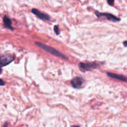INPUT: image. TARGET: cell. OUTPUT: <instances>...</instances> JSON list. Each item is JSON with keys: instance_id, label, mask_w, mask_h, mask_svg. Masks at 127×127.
Returning a JSON list of instances; mask_svg holds the SVG:
<instances>
[{"instance_id": "1", "label": "cell", "mask_w": 127, "mask_h": 127, "mask_svg": "<svg viewBox=\"0 0 127 127\" xmlns=\"http://www.w3.org/2000/svg\"><path fill=\"white\" fill-rule=\"evenodd\" d=\"M35 43L36 45L39 47L40 48H42V49L44 50L45 51L51 53V54L53 55H55L57 56V57H60V58H63V59H65V60L68 59V58L66 57V56L62 54V53L58 52V51L57 50H56L55 48H53V47H50V46H48L47 45L43 44V43H40V42H36Z\"/></svg>"}, {"instance_id": "2", "label": "cell", "mask_w": 127, "mask_h": 127, "mask_svg": "<svg viewBox=\"0 0 127 127\" xmlns=\"http://www.w3.org/2000/svg\"><path fill=\"white\" fill-rule=\"evenodd\" d=\"M81 71L83 72L92 71L100 66V64L96 62H81L78 64Z\"/></svg>"}, {"instance_id": "3", "label": "cell", "mask_w": 127, "mask_h": 127, "mask_svg": "<svg viewBox=\"0 0 127 127\" xmlns=\"http://www.w3.org/2000/svg\"><path fill=\"white\" fill-rule=\"evenodd\" d=\"M95 14L97 17H105L108 21H112V22H119L120 21V19L119 17H117V16H114V15L112 14L107 13V12H100L97 11H95Z\"/></svg>"}, {"instance_id": "4", "label": "cell", "mask_w": 127, "mask_h": 127, "mask_svg": "<svg viewBox=\"0 0 127 127\" xmlns=\"http://www.w3.org/2000/svg\"><path fill=\"white\" fill-rule=\"evenodd\" d=\"M15 58V56L11 54H4L1 55V67L7 65L11 63L12 61H14Z\"/></svg>"}, {"instance_id": "5", "label": "cell", "mask_w": 127, "mask_h": 127, "mask_svg": "<svg viewBox=\"0 0 127 127\" xmlns=\"http://www.w3.org/2000/svg\"><path fill=\"white\" fill-rule=\"evenodd\" d=\"M84 82V78L81 76H76L71 81V84L73 88L75 89H79L82 87Z\"/></svg>"}, {"instance_id": "6", "label": "cell", "mask_w": 127, "mask_h": 127, "mask_svg": "<svg viewBox=\"0 0 127 127\" xmlns=\"http://www.w3.org/2000/svg\"><path fill=\"white\" fill-rule=\"evenodd\" d=\"M31 12H32V13H33L36 17H37L38 19H40L43 20V21H50L51 19L50 17L47 14L40 12V11H38L37 9H32Z\"/></svg>"}, {"instance_id": "7", "label": "cell", "mask_w": 127, "mask_h": 127, "mask_svg": "<svg viewBox=\"0 0 127 127\" xmlns=\"http://www.w3.org/2000/svg\"><path fill=\"white\" fill-rule=\"evenodd\" d=\"M107 74L109 77H110L112 78L118 79V80L122 81L127 82V77L125 76L122 75V74H115V73H110V72H107Z\"/></svg>"}, {"instance_id": "8", "label": "cell", "mask_w": 127, "mask_h": 127, "mask_svg": "<svg viewBox=\"0 0 127 127\" xmlns=\"http://www.w3.org/2000/svg\"><path fill=\"white\" fill-rule=\"evenodd\" d=\"M2 21H3V24L4 27L11 30V31H13L14 27L12 26V21L8 16H4L3 19H2Z\"/></svg>"}, {"instance_id": "9", "label": "cell", "mask_w": 127, "mask_h": 127, "mask_svg": "<svg viewBox=\"0 0 127 127\" xmlns=\"http://www.w3.org/2000/svg\"><path fill=\"white\" fill-rule=\"evenodd\" d=\"M53 30H54L55 33L56 35H59L60 33V29H59V26H58V25L54 26V27H53Z\"/></svg>"}, {"instance_id": "10", "label": "cell", "mask_w": 127, "mask_h": 127, "mask_svg": "<svg viewBox=\"0 0 127 127\" xmlns=\"http://www.w3.org/2000/svg\"><path fill=\"white\" fill-rule=\"evenodd\" d=\"M107 3L110 6H113L114 3V1H107Z\"/></svg>"}, {"instance_id": "11", "label": "cell", "mask_w": 127, "mask_h": 127, "mask_svg": "<svg viewBox=\"0 0 127 127\" xmlns=\"http://www.w3.org/2000/svg\"><path fill=\"white\" fill-rule=\"evenodd\" d=\"M1 79V86H4L5 85V84H6V83H5L4 81H3V79Z\"/></svg>"}, {"instance_id": "12", "label": "cell", "mask_w": 127, "mask_h": 127, "mask_svg": "<svg viewBox=\"0 0 127 127\" xmlns=\"http://www.w3.org/2000/svg\"><path fill=\"white\" fill-rule=\"evenodd\" d=\"M123 44H124V45L125 46V47H127V40L123 42Z\"/></svg>"}, {"instance_id": "13", "label": "cell", "mask_w": 127, "mask_h": 127, "mask_svg": "<svg viewBox=\"0 0 127 127\" xmlns=\"http://www.w3.org/2000/svg\"><path fill=\"white\" fill-rule=\"evenodd\" d=\"M7 125H8V123L6 122V123H4V124L3 126H2V127H7Z\"/></svg>"}, {"instance_id": "14", "label": "cell", "mask_w": 127, "mask_h": 127, "mask_svg": "<svg viewBox=\"0 0 127 127\" xmlns=\"http://www.w3.org/2000/svg\"><path fill=\"white\" fill-rule=\"evenodd\" d=\"M71 127H79V126H74H74H72Z\"/></svg>"}]
</instances>
